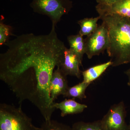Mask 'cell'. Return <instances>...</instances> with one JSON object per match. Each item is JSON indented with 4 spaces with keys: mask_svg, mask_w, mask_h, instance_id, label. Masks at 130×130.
<instances>
[{
    "mask_svg": "<svg viewBox=\"0 0 130 130\" xmlns=\"http://www.w3.org/2000/svg\"><path fill=\"white\" fill-rule=\"evenodd\" d=\"M119 0H96L99 5L111 6L118 2Z\"/></svg>",
    "mask_w": 130,
    "mask_h": 130,
    "instance_id": "18",
    "label": "cell"
},
{
    "mask_svg": "<svg viewBox=\"0 0 130 130\" xmlns=\"http://www.w3.org/2000/svg\"><path fill=\"white\" fill-rule=\"evenodd\" d=\"M126 112L123 101L114 104L101 120L104 130H129L125 121Z\"/></svg>",
    "mask_w": 130,
    "mask_h": 130,
    "instance_id": "6",
    "label": "cell"
},
{
    "mask_svg": "<svg viewBox=\"0 0 130 130\" xmlns=\"http://www.w3.org/2000/svg\"><path fill=\"white\" fill-rule=\"evenodd\" d=\"M22 105L0 104V130H39L23 112Z\"/></svg>",
    "mask_w": 130,
    "mask_h": 130,
    "instance_id": "3",
    "label": "cell"
},
{
    "mask_svg": "<svg viewBox=\"0 0 130 130\" xmlns=\"http://www.w3.org/2000/svg\"><path fill=\"white\" fill-rule=\"evenodd\" d=\"M67 76L61 72L59 67H57L54 71L49 86L50 94L53 102L58 96L64 95L69 88Z\"/></svg>",
    "mask_w": 130,
    "mask_h": 130,
    "instance_id": "8",
    "label": "cell"
},
{
    "mask_svg": "<svg viewBox=\"0 0 130 130\" xmlns=\"http://www.w3.org/2000/svg\"><path fill=\"white\" fill-rule=\"evenodd\" d=\"M30 6L34 12L50 18L56 26L61 17L67 14L72 7L70 0H32Z\"/></svg>",
    "mask_w": 130,
    "mask_h": 130,
    "instance_id": "4",
    "label": "cell"
},
{
    "mask_svg": "<svg viewBox=\"0 0 130 130\" xmlns=\"http://www.w3.org/2000/svg\"><path fill=\"white\" fill-rule=\"evenodd\" d=\"M128 128H129V130H130V119L129 123V124L128 125Z\"/></svg>",
    "mask_w": 130,
    "mask_h": 130,
    "instance_id": "20",
    "label": "cell"
},
{
    "mask_svg": "<svg viewBox=\"0 0 130 130\" xmlns=\"http://www.w3.org/2000/svg\"><path fill=\"white\" fill-rule=\"evenodd\" d=\"M125 73L128 77V80L127 84L130 88V68L125 72Z\"/></svg>",
    "mask_w": 130,
    "mask_h": 130,
    "instance_id": "19",
    "label": "cell"
},
{
    "mask_svg": "<svg viewBox=\"0 0 130 130\" xmlns=\"http://www.w3.org/2000/svg\"><path fill=\"white\" fill-rule=\"evenodd\" d=\"M39 130H72V127L56 120H50L43 122Z\"/></svg>",
    "mask_w": 130,
    "mask_h": 130,
    "instance_id": "16",
    "label": "cell"
},
{
    "mask_svg": "<svg viewBox=\"0 0 130 130\" xmlns=\"http://www.w3.org/2000/svg\"><path fill=\"white\" fill-rule=\"evenodd\" d=\"M101 19L100 16L96 18H86L79 20L77 23L80 26L79 33L83 36H87L93 33L98 28V21Z\"/></svg>",
    "mask_w": 130,
    "mask_h": 130,
    "instance_id": "13",
    "label": "cell"
},
{
    "mask_svg": "<svg viewBox=\"0 0 130 130\" xmlns=\"http://www.w3.org/2000/svg\"><path fill=\"white\" fill-rule=\"evenodd\" d=\"M82 65V62L77 55L70 48L66 47L62 60L58 67L66 76H73L80 78L82 71H80L79 67Z\"/></svg>",
    "mask_w": 130,
    "mask_h": 130,
    "instance_id": "7",
    "label": "cell"
},
{
    "mask_svg": "<svg viewBox=\"0 0 130 130\" xmlns=\"http://www.w3.org/2000/svg\"><path fill=\"white\" fill-rule=\"evenodd\" d=\"M72 130H104L101 120L92 122L78 121L72 125Z\"/></svg>",
    "mask_w": 130,
    "mask_h": 130,
    "instance_id": "15",
    "label": "cell"
},
{
    "mask_svg": "<svg viewBox=\"0 0 130 130\" xmlns=\"http://www.w3.org/2000/svg\"><path fill=\"white\" fill-rule=\"evenodd\" d=\"M96 9L98 14L114 13L130 18V0H119L111 6L98 4Z\"/></svg>",
    "mask_w": 130,
    "mask_h": 130,
    "instance_id": "9",
    "label": "cell"
},
{
    "mask_svg": "<svg viewBox=\"0 0 130 130\" xmlns=\"http://www.w3.org/2000/svg\"><path fill=\"white\" fill-rule=\"evenodd\" d=\"M106 26L109 37L107 53L112 66L130 62V18L114 14H99Z\"/></svg>",
    "mask_w": 130,
    "mask_h": 130,
    "instance_id": "2",
    "label": "cell"
},
{
    "mask_svg": "<svg viewBox=\"0 0 130 130\" xmlns=\"http://www.w3.org/2000/svg\"><path fill=\"white\" fill-rule=\"evenodd\" d=\"M54 107L60 110L61 116L63 117L69 115L81 113L88 107L87 105L77 102L73 98L66 99L59 103L55 102Z\"/></svg>",
    "mask_w": 130,
    "mask_h": 130,
    "instance_id": "10",
    "label": "cell"
},
{
    "mask_svg": "<svg viewBox=\"0 0 130 130\" xmlns=\"http://www.w3.org/2000/svg\"><path fill=\"white\" fill-rule=\"evenodd\" d=\"M85 41V54L89 59L103 54L109 45L108 30L103 22L92 34L88 36Z\"/></svg>",
    "mask_w": 130,
    "mask_h": 130,
    "instance_id": "5",
    "label": "cell"
},
{
    "mask_svg": "<svg viewBox=\"0 0 130 130\" xmlns=\"http://www.w3.org/2000/svg\"><path fill=\"white\" fill-rule=\"evenodd\" d=\"M12 28L11 26L0 22V45L2 46L8 41V38L12 35Z\"/></svg>",
    "mask_w": 130,
    "mask_h": 130,
    "instance_id": "17",
    "label": "cell"
},
{
    "mask_svg": "<svg viewBox=\"0 0 130 130\" xmlns=\"http://www.w3.org/2000/svg\"><path fill=\"white\" fill-rule=\"evenodd\" d=\"M90 84L83 81L75 86L69 87L63 96L69 98L72 97L78 98L81 100L86 99L87 97L85 94V91Z\"/></svg>",
    "mask_w": 130,
    "mask_h": 130,
    "instance_id": "14",
    "label": "cell"
},
{
    "mask_svg": "<svg viewBox=\"0 0 130 130\" xmlns=\"http://www.w3.org/2000/svg\"><path fill=\"white\" fill-rule=\"evenodd\" d=\"M112 64L111 61L109 60L106 63L91 67L82 72L83 77V81L91 84L98 78Z\"/></svg>",
    "mask_w": 130,
    "mask_h": 130,
    "instance_id": "11",
    "label": "cell"
},
{
    "mask_svg": "<svg viewBox=\"0 0 130 130\" xmlns=\"http://www.w3.org/2000/svg\"><path fill=\"white\" fill-rule=\"evenodd\" d=\"M67 40L70 49L77 55L82 62L84 54H85V41L83 36L78 33L69 36Z\"/></svg>",
    "mask_w": 130,
    "mask_h": 130,
    "instance_id": "12",
    "label": "cell"
},
{
    "mask_svg": "<svg viewBox=\"0 0 130 130\" xmlns=\"http://www.w3.org/2000/svg\"><path fill=\"white\" fill-rule=\"evenodd\" d=\"M0 55V79L15 94L19 105L28 100L44 120L51 119L55 109L50 97V83L66 47L58 38L55 26L46 35L24 34L6 43Z\"/></svg>",
    "mask_w": 130,
    "mask_h": 130,
    "instance_id": "1",
    "label": "cell"
}]
</instances>
